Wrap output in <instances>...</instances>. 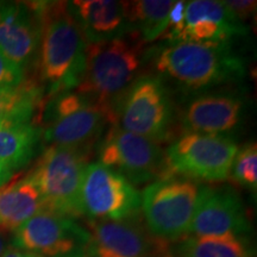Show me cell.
Here are the masks:
<instances>
[{"instance_id": "6da1fadb", "label": "cell", "mask_w": 257, "mask_h": 257, "mask_svg": "<svg viewBox=\"0 0 257 257\" xmlns=\"http://www.w3.org/2000/svg\"><path fill=\"white\" fill-rule=\"evenodd\" d=\"M159 74L192 92L210 91L245 76V62L232 42H169L156 53Z\"/></svg>"}, {"instance_id": "7a4b0ae2", "label": "cell", "mask_w": 257, "mask_h": 257, "mask_svg": "<svg viewBox=\"0 0 257 257\" xmlns=\"http://www.w3.org/2000/svg\"><path fill=\"white\" fill-rule=\"evenodd\" d=\"M41 38L38 70L50 95L73 91L81 81L86 60L85 37L67 3H38Z\"/></svg>"}, {"instance_id": "3957f363", "label": "cell", "mask_w": 257, "mask_h": 257, "mask_svg": "<svg viewBox=\"0 0 257 257\" xmlns=\"http://www.w3.org/2000/svg\"><path fill=\"white\" fill-rule=\"evenodd\" d=\"M144 43L133 32L114 40L87 44L81 81L74 91L95 101L110 118V111L142 66Z\"/></svg>"}, {"instance_id": "277c9868", "label": "cell", "mask_w": 257, "mask_h": 257, "mask_svg": "<svg viewBox=\"0 0 257 257\" xmlns=\"http://www.w3.org/2000/svg\"><path fill=\"white\" fill-rule=\"evenodd\" d=\"M108 124L159 144L172 140L174 108L162 80L152 75L135 80L114 101Z\"/></svg>"}, {"instance_id": "5b68a950", "label": "cell", "mask_w": 257, "mask_h": 257, "mask_svg": "<svg viewBox=\"0 0 257 257\" xmlns=\"http://www.w3.org/2000/svg\"><path fill=\"white\" fill-rule=\"evenodd\" d=\"M88 156L57 146L44 150L29 174L41 193L44 210L73 219L82 217L81 186Z\"/></svg>"}, {"instance_id": "8992f818", "label": "cell", "mask_w": 257, "mask_h": 257, "mask_svg": "<svg viewBox=\"0 0 257 257\" xmlns=\"http://www.w3.org/2000/svg\"><path fill=\"white\" fill-rule=\"evenodd\" d=\"M199 195L193 180L169 175L152 182L141 193V210L149 232L173 243L188 236Z\"/></svg>"}, {"instance_id": "52a82bcc", "label": "cell", "mask_w": 257, "mask_h": 257, "mask_svg": "<svg viewBox=\"0 0 257 257\" xmlns=\"http://www.w3.org/2000/svg\"><path fill=\"white\" fill-rule=\"evenodd\" d=\"M107 124V114L100 106L73 89L59 93L49 102L43 137L51 146L89 155Z\"/></svg>"}, {"instance_id": "ba28073f", "label": "cell", "mask_w": 257, "mask_h": 257, "mask_svg": "<svg viewBox=\"0 0 257 257\" xmlns=\"http://www.w3.org/2000/svg\"><path fill=\"white\" fill-rule=\"evenodd\" d=\"M238 147L219 135L184 133L165 152L167 176L223 182L229 179Z\"/></svg>"}, {"instance_id": "9c48e42d", "label": "cell", "mask_w": 257, "mask_h": 257, "mask_svg": "<svg viewBox=\"0 0 257 257\" xmlns=\"http://www.w3.org/2000/svg\"><path fill=\"white\" fill-rule=\"evenodd\" d=\"M99 163L135 185L152 184L167 176L166 155L159 143L111 125L99 141Z\"/></svg>"}, {"instance_id": "30bf717a", "label": "cell", "mask_w": 257, "mask_h": 257, "mask_svg": "<svg viewBox=\"0 0 257 257\" xmlns=\"http://www.w3.org/2000/svg\"><path fill=\"white\" fill-rule=\"evenodd\" d=\"M81 207L89 220H124L140 214L141 193L113 169L89 163L83 174Z\"/></svg>"}, {"instance_id": "8fae6325", "label": "cell", "mask_w": 257, "mask_h": 257, "mask_svg": "<svg viewBox=\"0 0 257 257\" xmlns=\"http://www.w3.org/2000/svg\"><path fill=\"white\" fill-rule=\"evenodd\" d=\"M88 230L75 219L41 211L15 231L14 246L44 257H88Z\"/></svg>"}, {"instance_id": "7c38bea8", "label": "cell", "mask_w": 257, "mask_h": 257, "mask_svg": "<svg viewBox=\"0 0 257 257\" xmlns=\"http://www.w3.org/2000/svg\"><path fill=\"white\" fill-rule=\"evenodd\" d=\"M88 257H166L169 243L156 238L141 214L124 220L88 221Z\"/></svg>"}, {"instance_id": "4fadbf2b", "label": "cell", "mask_w": 257, "mask_h": 257, "mask_svg": "<svg viewBox=\"0 0 257 257\" xmlns=\"http://www.w3.org/2000/svg\"><path fill=\"white\" fill-rule=\"evenodd\" d=\"M250 230V221L242 199L231 186H204L199 195L188 236H236Z\"/></svg>"}, {"instance_id": "5bb4252c", "label": "cell", "mask_w": 257, "mask_h": 257, "mask_svg": "<svg viewBox=\"0 0 257 257\" xmlns=\"http://www.w3.org/2000/svg\"><path fill=\"white\" fill-rule=\"evenodd\" d=\"M41 38L38 3L0 2V53L24 70L36 55Z\"/></svg>"}, {"instance_id": "9a60e30c", "label": "cell", "mask_w": 257, "mask_h": 257, "mask_svg": "<svg viewBox=\"0 0 257 257\" xmlns=\"http://www.w3.org/2000/svg\"><path fill=\"white\" fill-rule=\"evenodd\" d=\"M248 28L217 0L187 2L182 27L169 42H232Z\"/></svg>"}, {"instance_id": "2e32d148", "label": "cell", "mask_w": 257, "mask_h": 257, "mask_svg": "<svg viewBox=\"0 0 257 257\" xmlns=\"http://www.w3.org/2000/svg\"><path fill=\"white\" fill-rule=\"evenodd\" d=\"M244 100L233 92H205L187 102L181 112L185 133L219 135L231 133L243 119Z\"/></svg>"}, {"instance_id": "e0dca14e", "label": "cell", "mask_w": 257, "mask_h": 257, "mask_svg": "<svg viewBox=\"0 0 257 257\" xmlns=\"http://www.w3.org/2000/svg\"><path fill=\"white\" fill-rule=\"evenodd\" d=\"M67 6L87 44L114 40L130 32L127 2L75 0Z\"/></svg>"}, {"instance_id": "ac0fdd59", "label": "cell", "mask_w": 257, "mask_h": 257, "mask_svg": "<svg viewBox=\"0 0 257 257\" xmlns=\"http://www.w3.org/2000/svg\"><path fill=\"white\" fill-rule=\"evenodd\" d=\"M44 210L41 193L29 178L0 187V231L15 232L25 221Z\"/></svg>"}, {"instance_id": "d6986e66", "label": "cell", "mask_w": 257, "mask_h": 257, "mask_svg": "<svg viewBox=\"0 0 257 257\" xmlns=\"http://www.w3.org/2000/svg\"><path fill=\"white\" fill-rule=\"evenodd\" d=\"M166 257H253L242 237L186 236L168 245Z\"/></svg>"}, {"instance_id": "ffe728a7", "label": "cell", "mask_w": 257, "mask_h": 257, "mask_svg": "<svg viewBox=\"0 0 257 257\" xmlns=\"http://www.w3.org/2000/svg\"><path fill=\"white\" fill-rule=\"evenodd\" d=\"M172 0H138L127 3L130 32L144 44L163 37L168 31V16Z\"/></svg>"}, {"instance_id": "44dd1931", "label": "cell", "mask_w": 257, "mask_h": 257, "mask_svg": "<svg viewBox=\"0 0 257 257\" xmlns=\"http://www.w3.org/2000/svg\"><path fill=\"white\" fill-rule=\"evenodd\" d=\"M41 130L32 123L0 126V162L12 172L27 166L36 152Z\"/></svg>"}, {"instance_id": "7402d4cb", "label": "cell", "mask_w": 257, "mask_h": 257, "mask_svg": "<svg viewBox=\"0 0 257 257\" xmlns=\"http://www.w3.org/2000/svg\"><path fill=\"white\" fill-rule=\"evenodd\" d=\"M42 99V88L30 81H23L16 87L0 88V126L31 123Z\"/></svg>"}, {"instance_id": "603a6c76", "label": "cell", "mask_w": 257, "mask_h": 257, "mask_svg": "<svg viewBox=\"0 0 257 257\" xmlns=\"http://www.w3.org/2000/svg\"><path fill=\"white\" fill-rule=\"evenodd\" d=\"M229 178L234 184L255 193L257 188V147L255 142L238 149L231 167Z\"/></svg>"}, {"instance_id": "cb8c5ba5", "label": "cell", "mask_w": 257, "mask_h": 257, "mask_svg": "<svg viewBox=\"0 0 257 257\" xmlns=\"http://www.w3.org/2000/svg\"><path fill=\"white\" fill-rule=\"evenodd\" d=\"M24 81V70L0 53V88L16 87Z\"/></svg>"}, {"instance_id": "d4e9b609", "label": "cell", "mask_w": 257, "mask_h": 257, "mask_svg": "<svg viewBox=\"0 0 257 257\" xmlns=\"http://www.w3.org/2000/svg\"><path fill=\"white\" fill-rule=\"evenodd\" d=\"M223 4L231 14L236 16L243 23L255 17L256 15L257 3L255 0H225Z\"/></svg>"}, {"instance_id": "484cf974", "label": "cell", "mask_w": 257, "mask_h": 257, "mask_svg": "<svg viewBox=\"0 0 257 257\" xmlns=\"http://www.w3.org/2000/svg\"><path fill=\"white\" fill-rule=\"evenodd\" d=\"M12 175H14V172L9 167H6L4 163L0 162V187L8 184L10 180H11Z\"/></svg>"}, {"instance_id": "4316f807", "label": "cell", "mask_w": 257, "mask_h": 257, "mask_svg": "<svg viewBox=\"0 0 257 257\" xmlns=\"http://www.w3.org/2000/svg\"><path fill=\"white\" fill-rule=\"evenodd\" d=\"M9 246L10 244H9L8 233L2 232V231H0V257L4 255V252L8 250Z\"/></svg>"}, {"instance_id": "83f0119b", "label": "cell", "mask_w": 257, "mask_h": 257, "mask_svg": "<svg viewBox=\"0 0 257 257\" xmlns=\"http://www.w3.org/2000/svg\"><path fill=\"white\" fill-rule=\"evenodd\" d=\"M2 257H24V253H22L21 250L15 248L14 245H10Z\"/></svg>"}, {"instance_id": "f1b7e54d", "label": "cell", "mask_w": 257, "mask_h": 257, "mask_svg": "<svg viewBox=\"0 0 257 257\" xmlns=\"http://www.w3.org/2000/svg\"><path fill=\"white\" fill-rule=\"evenodd\" d=\"M24 257H44V256L37 255V253H32V252H25Z\"/></svg>"}]
</instances>
